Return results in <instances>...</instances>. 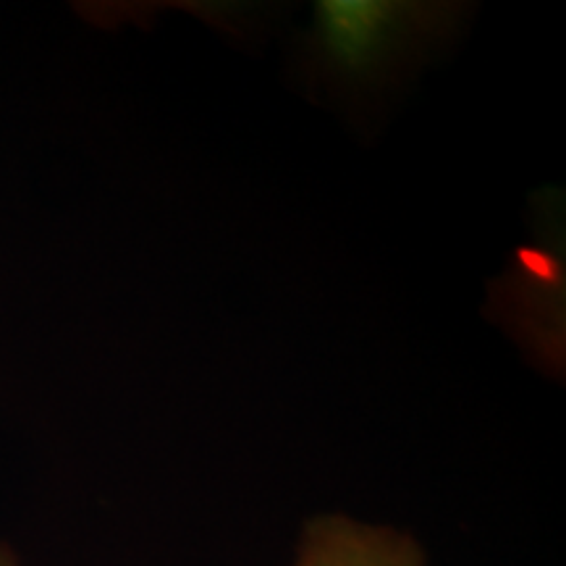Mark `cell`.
<instances>
[{
  "label": "cell",
  "instance_id": "cell-2",
  "mask_svg": "<svg viewBox=\"0 0 566 566\" xmlns=\"http://www.w3.org/2000/svg\"><path fill=\"white\" fill-rule=\"evenodd\" d=\"M0 566H17V562H13L9 554H3V551H0Z\"/></svg>",
  "mask_w": 566,
  "mask_h": 566
},
{
  "label": "cell",
  "instance_id": "cell-1",
  "mask_svg": "<svg viewBox=\"0 0 566 566\" xmlns=\"http://www.w3.org/2000/svg\"><path fill=\"white\" fill-rule=\"evenodd\" d=\"M294 566H424V554L399 530L328 514L304 527Z\"/></svg>",
  "mask_w": 566,
  "mask_h": 566
}]
</instances>
